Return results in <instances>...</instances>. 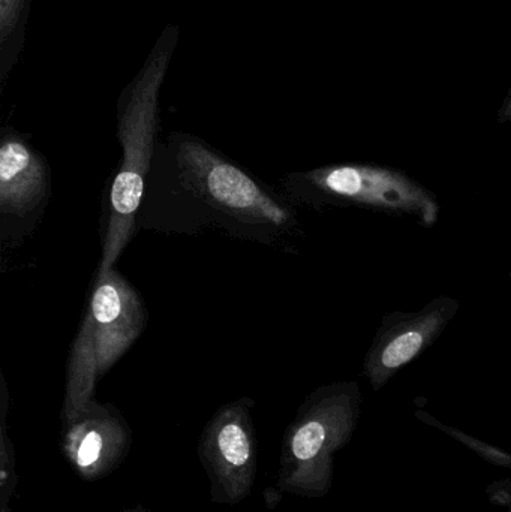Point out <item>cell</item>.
<instances>
[{"label": "cell", "mask_w": 511, "mask_h": 512, "mask_svg": "<svg viewBox=\"0 0 511 512\" xmlns=\"http://www.w3.org/2000/svg\"><path fill=\"white\" fill-rule=\"evenodd\" d=\"M417 417H419L420 420L428 421V423H431L432 426L440 427V429H443V432L455 436L456 439L462 441V444L467 445L468 448L476 451V453H479L480 456L485 457L488 462L495 463V465L498 466H506V468H511L510 454L503 453V451L497 450V448L489 447L488 444H483V442L477 441V439L470 438V436L465 435V433L458 432V430L452 429V427L444 426V424L435 421L431 415L425 414V412H417Z\"/></svg>", "instance_id": "obj_12"}, {"label": "cell", "mask_w": 511, "mask_h": 512, "mask_svg": "<svg viewBox=\"0 0 511 512\" xmlns=\"http://www.w3.org/2000/svg\"><path fill=\"white\" fill-rule=\"evenodd\" d=\"M9 394L2 378V406H0V512H11L12 498L17 492V456L15 445L8 433Z\"/></svg>", "instance_id": "obj_10"}, {"label": "cell", "mask_w": 511, "mask_h": 512, "mask_svg": "<svg viewBox=\"0 0 511 512\" xmlns=\"http://www.w3.org/2000/svg\"><path fill=\"white\" fill-rule=\"evenodd\" d=\"M132 432L119 409L93 399L63 423L62 453L84 481H98L122 465Z\"/></svg>", "instance_id": "obj_9"}, {"label": "cell", "mask_w": 511, "mask_h": 512, "mask_svg": "<svg viewBox=\"0 0 511 512\" xmlns=\"http://www.w3.org/2000/svg\"><path fill=\"white\" fill-rule=\"evenodd\" d=\"M362 393L357 382L317 388L300 405L282 439L276 489L306 499L329 495L335 457L353 438Z\"/></svg>", "instance_id": "obj_4"}, {"label": "cell", "mask_w": 511, "mask_h": 512, "mask_svg": "<svg viewBox=\"0 0 511 512\" xmlns=\"http://www.w3.org/2000/svg\"><path fill=\"white\" fill-rule=\"evenodd\" d=\"M498 123H509L511 122V89L504 98L503 104H501L500 110H498Z\"/></svg>", "instance_id": "obj_13"}, {"label": "cell", "mask_w": 511, "mask_h": 512, "mask_svg": "<svg viewBox=\"0 0 511 512\" xmlns=\"http://www.w3.org/2000/svg\"><path fill=\"white\" fill-rule=\"evenodd\" d=\"M458 300L441 295L419 312L386 315L365 358V376L375 391L381 390L399 370L416 360L446 330L456 313Z\"/></svg>", "instance_id": "obj_8"}, {"label": "cell", "mask_w": 511, "mask_h": 512, "mask_svg": "<svg viewBox=\"0 0 511 512\" xmlns=\"http://www.w3.org/2000/svg\"><path fill=\"white\" fill-rule=\"evenodd\" d=\"M281 192L293 206H362L411 216L423 227H434L440 204L432 192L401 171L368 164H338L291 173Z\"/></svg>", "instance_id": "obj_5"}, {"label": "cell", "mask_w": 511, "mask_h": 512, "mask_svg": "<svg viewBox=\"0 0 511 512\" xmlns=\"http://www.w3.org/2000/svg\"><path fill=\"white\" fill-rule=\"evenodd\" d=\"M137 224L164 234L215 230L284 249L300 233L296 210L282 192L206 141L179 132L156 147Z\"/></svg>", "instance_id": "obj_1"}, {"label": "cell", "mask_w": 511, "mask_h": 512, "mask_svg": "<svg viewBox=\"0 0 511 512\" xmlns=\"http://www.w3.org/2000/svg\"><path fill=\"white\" fill-rule=\"evenodd\" d=\"M27 9V0H0V23H2V53L3 62L6 54L15 57V36H17L18 27L23 23L24 12Z\"/></svg>", "instance_id": "obj_11"}, {"label": "cell", "mask_w": 511, "mask_h": 512, "mask_svg": "<svg viewBox=\"0 0 511 512\" xmlns=\"http://www.w3.org/2000/svg\"><path fill=\"white\" fill-rule=\"evenodd\" d=\"M123 512H153V511L143 510V508L138 507V508H134V510H126Z\"/></svg>", "instance_id": "obj_14"}, {"label": "cell", "mask_w": 511, "mask_h": 512, "mask_svg": "<svg viewBox=\"0 0 511 512\" xmlns=\"http://www.w3.org/2000/svg\"><path fill=\"white\" fill-rule=\"evenodd\" d=\"M254 406V400L249 397L225 403L201 433L198 457L216 504H240L254 489L257 478Z\"/></svg>", "instance_id": "obj_6"}, {"label": "cell", "mask_w": 511, "mask_h": 512, "mask_svg": "<svg viewBox=\"0 0 511 512\" xmlns=\"http://www.w3.org/2000/svg\"><path fill=\"white\" fill-rule=\"evenodd\" d=\"M51 198L47 159L24 135L5 129L0 141V242L20 245L38 225Z\"/></svg>", "instance_id": "obj_7"}, {"label": "cell", "mask_w": 511, "mask_h": 512, "mask_svg": "<svg viewBox=\"0 0 511 512\" xmlns=\"http://www.w3.org/2000/svg\"><path fill=\"white\" fill-rule=\"evenodd\" d=\"M176 38V33L162 36L147 65L119 101L117 138L122 158L105 198L102 256L96 273L113 268L137 233L138 212L158 147L159 90Z\"/></svg>", "instance_id": "obj_2"}, {"label": "cell", "mask_w": 511, "mask_h": 512, "mask_svg": "<svg viewBox=\"0 0 511 512\" xmlns=\"http://www.w3.org/2000/svg\"><path fill=\"white\" fill-rule=\"evenodd\" d=\"M147 321L146 303L120 271L96 273L66 366L63 423L95 399L96 385L140 339Z\"/></svg>", "instance_id": "obj_3"}]
</instances>
